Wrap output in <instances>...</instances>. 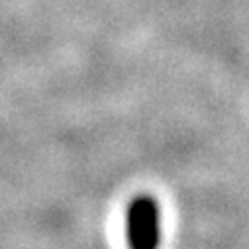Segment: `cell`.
I'll return each instance as SVG.
<instances>
[{
    "mask_svg": "<svg viewBox=\"0 0 249 249\" xmlns=\"http://www.w3.org/2000/svg\"><path fill=\"white\" fill-rule=\"evenodd\" d=\"M126 239L130 249H159L161 210L151 196H138L126 212Z\"/></svg>",
    "mask_w": 249,
    "mask_h": 249,
    "instance_id": "cell-1",
    "label": "cell"
}]
</instances>
